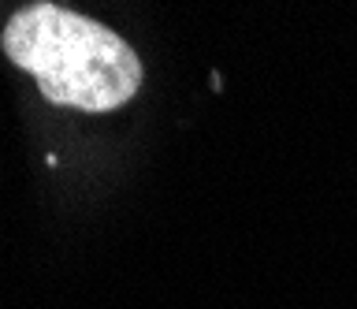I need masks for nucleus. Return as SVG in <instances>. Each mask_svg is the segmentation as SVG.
Here are the masks:
<instances>
[{"label":"nucleus","mask_w":357,"mask_h":309,"mask_svg":"<svg viewBox=\"0 0 357 309\" xmlns=\"http://www.w3.org/2000/svg\"><path fill=\"white\" fill-rule=\"evenodd\" d=\"M4 56L38 79L52 105L112 112L142 86V60L116 30L60 4H30L4 27Z\"/></svg>","instance_id":"obj_1"}]
</instances>
